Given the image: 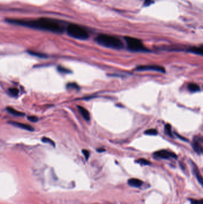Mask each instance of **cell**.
<instances>
[{
  "instance_id": "obj_24",
  "label": "cell",
  "mask_w": 203,
  "mask_h": 204,
  "mask_svg": "<svg viewBox=\"0 0 203 204\" xmlns=\"http://www.w3.org/2000/svg\"><path fill=\"white\" fill-rule=\"evenodd\" d=\"M28 120H29L30 121L32 122V123H37L38 121V118L37 117L35 116H30L28 117Z\"/></svg>"
},
{
  "instance_id": "obj_1",
  "label": "cell",
  "mask_w": 203,
  "mask_h": 204,
  "mask_svg": "<svg viewBox=\"0 0 203 204\" xmlns=\"http://www.w3.org/2000/svg\"><path fill=\"white\" fill-rule=\"evenodd\" d=\"M9 23L28 27L32 29L46 31L56 34H62L65 30V25L63 22L51 18H40L37 20L7 19Z\"/></svg>"
},
{
  "instance_id": "obj_6",
  "label": "cell",
  "mask_w": 203,
  "mask_h": 204,
  "mask_svg": "<svg viewBox=\"0 0 203 204\" xmlns=\"http://www.w3.org/2000/svg\"><path fill=\"white\" fill-rule=\"evenodd\" d=\"M154 155L155 157L160 158V159H167L170 158H177V156L175 153H172L171 152H169L166 150H161L157 151L154 153Z\"/></svg>"
},
{
  "instance_id": "obj_11",
  "label": "cell",
  "mask_w": 203,
  "mask_h": 204,
  "mask_svg": "<svg viewBox=\"0 0 203 204\" xmlns=\"http://www.w3.org/2000/svg\"><path fill=\"white\" fill-rule=\"evenodd\" d=\"M192 165L193 172H194V173L195 174V176H196V179H197L199 183V184H200L201 186H202V184H203V178H202V176H201V174H200V172H199L198 169L197 167L194 164H192Z\"/></svg>"
},
{
  "instance_id": "obj_18",
  "label": "cell",
  "mask_w": 203,
  "mask_h": 204,
  "mask_svg": "<svg viewBox=\"0 0 203 204\" xmlns=\"http://www.w3.org/2000/svg\"><path fill=\"white\" fill-rule=\"evenodd\" d=\"M136 162L137 163L142 165H150V161H148V160H147L145 159H139Z\"/></svg>"
},
{
  "instance_id": "obj_21",
  "label": "cell",
  "mask_w": 203,
  "mask_h": 204,
  "mask_svg": "<svg viewBox=\"0 0 203 204\" xmlns=\"http://www.w3.org/2000/svg\"><path fill=\"white\" fill-rule=\"evenodd\" d=\"M189 200L191 202V204H203V199H201L200 200L189 199Z\"/></svg>"
},
{
  "instance_id": "obj_16",
  "label": "cell",
  "mask_w": 203,
  "mask_h": 204,
  "mask_svg": "<svg viewBox=\"0 0 203 204\" xmlns=\"http://www.w3.org/2000/svg\"><path fill=\"white\" fill-rule=\"evenodd\" d=\"M19 90L18 88H10L9 90V94L12 95V96H13V97H16L19 94Z\"/></svg>"
},
{
  "instance_id": "obj_8",
  "label": "cell",
  "mask_w": 203,
  "mask_h": 204,
  "mask_svg": "<svg viewBox=\"0 0 203 204\" xmlns=\"http://www.w3.org/2000/svg\"><path fill=\"white\" fill-rule=\"evenodd\" d=\"M9 123L15 127H19L20 128L22 129H24L28 131H33L34 130V128L31 126L30 125L28 124H23V123H18V122H9Z\"/></svg>"
},
{
  "instance_id": "obj_23",
  "label": "cell",
  "mask_w": 203,
  "mask_h": 204,
  "mask_svg": "<svg viewBox=\"0 0 203 204\" xmlns=\"http://www.w3.org/2000/svg\"><path fill=\"white\" fill-rule=\"evenodd\" d=\"M67 87L68 88H73V89H76V90H79V86L76 84H75V83L69 84H67Z\"/></svg>"
},
{
  "instance_id": "obj_5",
  "label": "cell",
  "mask_w": 203,
  "mask_h": 204,
  "mask_svg": "<svg viewBox=\"0 0 203 204\" xmlns=\"http://www.w3.org/2000/svg\"><path fill=\"white\" fill-rule=\"evenodd\" d=\"M136 70L138 71H145V70H153L157 71L162 73H164L166 70L164 68L158 66V65H144L139 66L136 68Z\"/></svg>"
},
{
  "instance_id": "obj_13",
  "label": "cell",
  "mask_w": 203,
  "mask_h": 204,
  "mask_svg": "<svg viewBox=\"0 0 203 204\" xmlns=\"http://www.w3.org/2000/svg\"><path fill=\"white\" fill-rule=\"evenodd\" d=\"M7 112L13 115H15V116H18V117H23L25 115V114L24 113H22V112H20L16 109H15L14 108H12V107H8L7 108Z\"/></svg>"
},
{
  "instance_id": "obj_7",
  "label": "cell",
  "mask_w": 203,
  "mask_h": 204,
  "mask_svg": "<svg viewBox=\"0 0 203 204\" xmlns=\"http://www.w3.org/2000/svg\"><path fill=\"white\" fill-rule=\"evenodd\" d=\"M202 139L199 137H195L192 141V147L195 152L200 155L202 152Z\"/></svg>"
},
{
  "instance_id": "obj_2",
  "label": "cell",
  "mask_w": 203,
  "mask_h": 204,
  "mask_svg": "<svg viewBox=\"0 0 203 204\" xmlns=\"http://www.w3.org/2000/svg\"><path fill=\"white\" fill-rule=\"evenodd\" d=\"M95 41L99 45L113 49H122L123 47V44L122 41L114 36L100 34L96 37Z\"/></svg>"
},
{
  "instance_id": "obj_25",
  "label": "cell",
  "mask_w": 203,
  "mask_h": 204,
  "mask_svg": "<svg viewBox=\"0 0 203 204\" xmlns=\"http://www.w3.org/2000/svg\"><path fill=\"white\" fill-rule=\"evenodd\" d=\"M82 153H83L84 156L85 157V159L86 160H88L89 157V152L88 150H82Z\"/></svg>"
},
{
  "instance_id": "obj_3",
  "label": "cell",
  "mask_w": 203,
  "mask_h": 204,
  "mask_svg": "<svg viewBox=\"0 0 203 204\" xmlns=\"http://www.w3.org/2000/svg\"><path fill=\"white\" fill-rule=\"evenodd\" d=\"M68 35L74 38L85 40L89 38L88 32L80 26L76 24H69L66 28Z\"/></svg>"
},
{
  "instance_id": "obj_10",
  "label": "cell",
  "mask_w": 203,
  "mask_h": 204,
  "mask_svg": "<svg viewBox=\"0 0 203 204\" xmlns=\"http://www.w3.org/2000/svg\"><path fill=\"white\" fill-rule=\"evenodd\" d=\"M77 108H78L80 114L83 117V118L86 121H89L90 120V114H89V111L86 109H85V108H83L81 106H77Z\"/></svg>"
},
{
  "instance_id": "obj_26",
  "label": "cell",
  "mask_w": 203,
  "mask_h": 204,
  "mask_svg": "<svg viewBox=\"0 0 203 204\" xmlns=\"http://www.w3.org/2000/svg\"><path fill=\"white\" fill-rule=\"evenodd\" d=\"M152 3L151 0H145L144 2V6H150Z\"/></svg>"
},
{
  "instance_id": "obj_12",
  "label": "cell",
  "mask_w": 203,
  "mask_h": 204,
  "mask_svg": "<svg viewBox=\"0 0 203 204\" xmlns=\"http://www.w3.org/2000/svg\"><path fill=\"white\" fill-rule=\"evenodd\" d=\"M188 51L189 53L195 54H198V55L202 56L203 54V48L202 47H192L189 48Z\"/></svg>"
},
{
  "instance_id": "obj_22",
  "label": "cell",
  "mask_w": 203,
  "mask_h": 204,
  "mask_svg": "<svg viewBox=\"0 0 203 204\" xmlns=\"http://www.w3.org/2000/svg\"><path fill=\"white\" fill-rule=\"evenodd\" d=\"M57 69L61 73H67L70 72V70H69V69H66L65 68H63L62 66H58L57 68Z\"/></svg>"
},
{
  "instance_id": "obj_19",
  "label": "cell",
  "mask_w": 203,
  "mask_h": 204,
  "mask_svg": "<svg viewBox=\"0 0 203 204\" xmlns=\"http://www.w3.org/2000/svg\"><path fill=\"white\" fill-rule=\"evenodd\" d=\"M42 141L43 142H44V143H49L50 145H51V146H55V143L54 142V141L53 140H52L51 139H49V138H47V137H43L42 139Z\"/></svg>"
},
{
  "instance_id": "obj_17",
  "label": "cell",
  "mask_w": 203,
  "mask_h": 204,
  "mask_svg": "<svg viewBox=\"0 0 203 204\" xmlns=\"http://www.w3.org/2000/svg\"><path fill=\"white\" fill-rule=\"evenodd\" d=\"M145 134L149 136H156L158 134V132L156 129H149L145 132Z\"/></svg>"
},
{
  "instance_id": "obj_9",
  "label": "cell",
  "mask_w": 203,
  "mask_h": 204,
  "mask_svg": "<svg viewBox=\"0 0 203 204\" xmlns=\"http://www.w3.org/2000/svg\"><path fill=\"white\" fill-rule=\"evenodd\" d=\"M128 183L131 187H140L143 184V181L138 178H131L128 180Z\"/></svg>"
},
{
  "instance_id": "obj_15",
  "label": "cell",
  "mask_w": 203,
  "mask_h": 204,
  "mask_svg": "<svg viewBox=\"0 0 203 204\" xmlns=\"http://www.w3.org/2000/svg\"><path fill=\"white\" fill-rule=\"evenodd\" d=\"M28 53L30 54L31 55L34 56H37V57H42V58H44V57H47V56L45 55V54H42L41 53H38V52H35V51H29Z\"/></svg>"
},
{
  "instance_id": "obj_14",
  "label": "cell",
  "mask_w": 203,
  "mask_h": 204,
  "mask_svg": "<svg viewBox=\"0 0 203 204\" xmlns=\"http://www.w3.org/2000/svg\"><path fill=\"white\" fill-rule=\"evenodd\" d=\"M188 90L191 92H195L199 91L200 90V88H199V85H198L197 84H196L195 83H190L188 85Z\"/></svg>"
},
{
  "instance_id": "obj_4",
  "label": "cell",
  "mask_w": 203,
  "mask_h": 204,
  "mask_svg": "<svg viewBox=\"0 0 203 204\" xmlns=\"http://www.w3.org/2000/svg\"><path fill=\"white\" fill-rule=\"evenodd\" d=\"M125 39L127 43L128 48L130 51L134 52H145L148 51L140 40L130 37H126Z\"/></svg>"
},
{
  "instance_id": "obj_27",
  "label": "cell",
  "mask_w": 203,
  "mask_h": 204,
  "mask_svg": "<svg viewBox=\"0 0 203 204\" xmlns=\"http://www.w3.org/2000/svg\"><path fill=\"white\" fill-rule=\"evenodd\" d=\"M97 151L99 152H104L105 149H97Z\"/></svg>"
},
{
  "instance_id": "obj_20",
  "label": "cell",
  "mask_w": 203,
  "mask_h": 204,
  "mask_svg": "<svg viewBox=\"0 0 203 204\" xmlns=\"http://www.w3.org/2000/svg\"><path fill=\"white\" fill-rule=\"evenodd\" d=\"M165 130L166 133L170 137H172V128L170 124H166L165 126Z\"/></svg>"
}]
</instances>
